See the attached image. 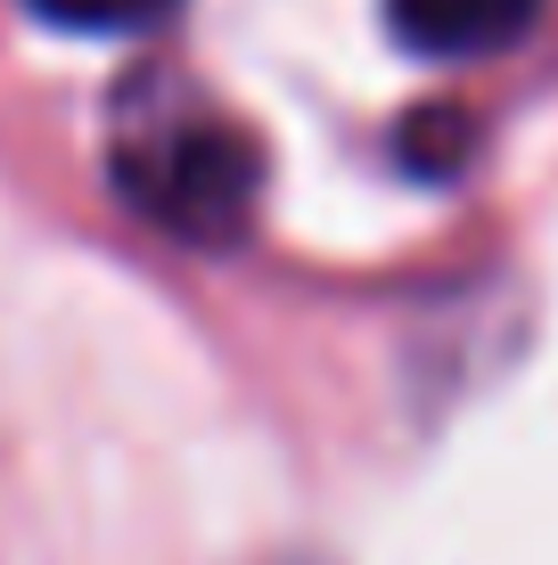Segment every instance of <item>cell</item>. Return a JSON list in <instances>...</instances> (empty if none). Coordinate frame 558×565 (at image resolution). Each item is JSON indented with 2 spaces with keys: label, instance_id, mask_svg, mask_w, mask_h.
Wrapping results in <instances>:
<instances>
[{
  "label": "cell",
  "instance_id": "1",
  "mask_svg": "<svg viewBox=\"0 0 558 565\" xmlns=\"http://www.w3.org/2000/svg\"><path fill=\"white\" fill-rule=\"evenodd\" d=\"M115 189L181 246H230L255 213V140L181 90L115 99Z\"/></svg>",
  "mask_w": 558,
  "mask_h": 565
},
{
  "label": "cell",
  "instance_id": "2",
  "mask_svg": "<svg viewBox=\"0 0 558 565\" xmlns=\"http://www.w3.org/2000/svg\"><path fill=\"white\" fill-rule=\"evenodd\" d=\"M543 0H387L394 33L419 57H493L534 25Z\"/></svg>",
  "mask_w": 558,
  "mask_h": 565
},
{
  "label": "cell",
  "instance_id": "3",
  "mask_svg": "<svg viewBox=\"0 0 558 565\" xmlns=\"http://www.w3.org/2000/svg\"><path fill=\"white\" fill-rule=\"evenodd\" d=\"M25 9L66 25V33H140V25H157L172 0H25Z\"/></svg>",
  "mask_w": 558,
  "mask_h": 565
},
{
  "label": "cell",
  "instance_id": "4",
  "mask_svg": "<svg viewBox=\"0 0 558 565\" xmlns=\"http://www.w3.org/2000/svg\"><path fill=\"white\" fill-rule=\"evenodd\" d=\"M460 140H468L460 115L452 107H428V124H411V140H402V164H411V172H444V148L460 156Z\"/></svg>",
  "mask_w": 558,
  "mask_h": 565
}]
</instances>
